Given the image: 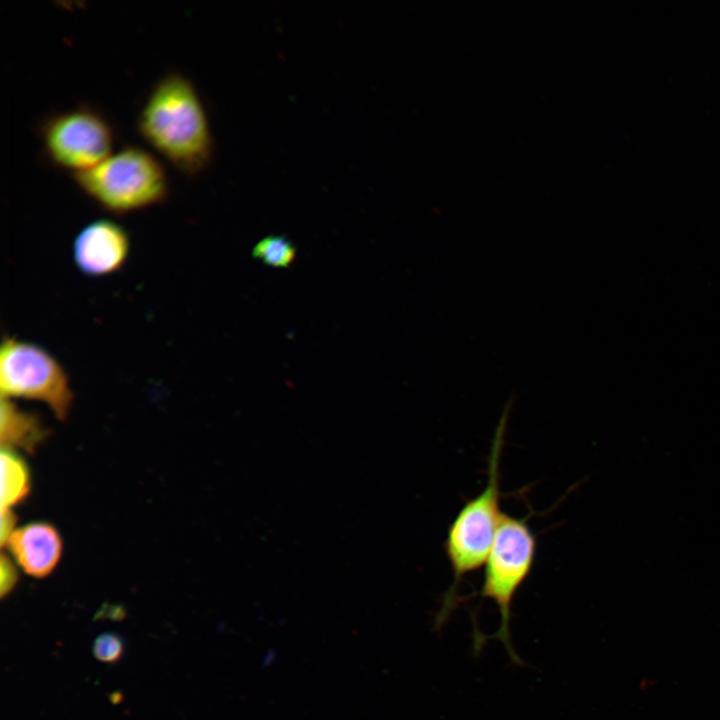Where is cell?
<instances>
[{
    "mask_svg": "<svg viewBox=\"0 0 720 720\" xmlns=\"http://www.w3.org/2000/svg\"><path fill=\"white\" fill-rule=\"evenodd\" d=\"M140 137L186 176L203 171L213 153L208 117L193 82L170 70L158 78L137 114Z\"/></svg>",
    "mask_w": 720,
    "mask_h": 720,
    "instance_id": "6da1fadb",
    "label": "cell"
},
{
    "mask_svg": "<svg viewBox=\"0 0 720 720\" xmlns=\"http://www.w3.org/2000/svg\"><path fill=\"white\" fill-rule=\"evenodd\" d=\"M510 402L496 427L488 460V478L484 489L468 500L450 523L444 551L453 573V582L435 617L439 630L457 604V590L463 577L482 567L493 545L501 520L500 455L504 443Z\"/></svg>",
    "mask_w": 720,
    "mask_h": 720,
    "instance_id": "7a4b0ae2",
    "label": "cell"
},
{
    "mask_svg": "<svg viewBox=\"0 0 720 720\" xmlns=\"http://www.w3.org/2000/svg\"><path fill=\"white\" fill-rule=\"evenodd\" d=\"M71 177L81 192L116 215L161 204L170 192L163 163L149 150L131 144Z\"/></svg>",
    "mask_w": 720,
    "mask_h": 720,
    "instance_id": "3957f363",
    "label": "cell"
},
{
    "mask_svg": "<svg viewBox=\"0 0 720 720\" xmlns=\"http://www.w3.org/2000/svg\"><path fill=\"white\" fill-rule=\"evenodd\" d=\"M537 539L527 517L502 513L498 530L487 560L479 595L493 600L499 608L501 623L489 637L500 640L512 661L521 659L513 649L510 638V616L514 597L529 577L535 562Z\"/></svg>",
    "mask_w": 720,
    "mask_h": 720,
    "instance_id": "277c9868",
    "label": "cell"
},
{
    "mask_svg": "<svg viewBox=\"0 0 720 720\" xmlns=\"http://www.w3.org/2000/svg\"><path fill=\"white\" fill-rule=\"evenodd\" d=\"M1 397L23 398L46 404L65 420L73 403L68 374L43 346L14 336H4L0 348Z\"/></svg>",
    "mask_w": 720,
    "mask_h": 720,
    "instance_id": "5b68a950",
    "label": "cell"
},
{
    "mask_svg": "<svg viewBox=\"0 0 720 720\" xmlns=\"http://www.w3.org/2000/svg\"><path fill=\"white\" fill-rule=\"evenodd\" d=\"M38 131L46 158L70 175L104 160L116 141L110 120L84 103L45 116Z\"/></svg>",
    "mask_w": 720,
    "mask_h": 720,
    "instance_id": "8992f818",
    "label": "cell"
},
{
    "mask_svg": "<svg viewBox=\"0 0 720 720\" xmlns=\"http://www.w3.org/2000/svg\"><path fill=\"white\" fill-rule=\"evenodd\" d=\"M131 248L127 230L110 218H98L76 234L72 259L80 273L98 278L118 272L126 263Z\"/></svg>",
    "mask_w": 720,
    "mask_h": 720,
    "instance_id": "52a82bcc",
    "label": "cell"
},
{
    "mask_svg": "<svg viewBox=\"0 0 720 720\" xmlns=\"http://www.w3.org/2000/svg\"><path fill=\"white\" fill-rule=\"evenodd\" d=\"M6 544L15 562L35 578L50 575L63 550L59 532L47 522H33L15 529Z\"/></svg>",
    "mask_w": 720,
    "mask_h": 720,
    "instance_id": "ba28073f",
    "label": "cell"
},
{
    "mask_svg": "<svg viewBox=\"0 0 720 720\" xmlns=\"http://www.w3.org/2000/svg\"><path fill=\"white\" fill-rule=\"evenodd\" d=\"M0 415L2 448L32 452L47 435L40 418L19 408L12 399L1 397Z\"/></svg>",
    "mask_w": 720,
    "mask_h": 720,
    "instance_id": "9c48e42d",
    "label": "cell"
},
{
    "mask_svg": "<svg viewBox=\"0 0 720 720\" xmlns=\"http://www.w3.org/2000/svg\"><path fill=\"white\" fill-rule=\"evenodd\" d=\"M29 468L13 449H1V511L22 502L30 493Z\"/></svg>",
    "mask_w": 720,
    "mask_h": 720,
    "instance_id": "30bf717a",
    "label": "cell"
},
{
    "mask_svg": "<svg viewBox=\"0 0 720 720\" xmlns=\"http://www.w3.org/2000/svg\"><path fill=\"white\" fill-rule=\"evenodd\" d=\"M252 256L267 266L287 268L296 258V249L282 236H267L254 246Z\"/></svg>",
    "mask_w": 720,
    "mask_h": 720,
    "instance_id": "8fae6325",
    "label": "cell"
},
{
    "mask_svg": "<svg viewBox=\"0 0 720 720\" xmlns=\"http://www.w3.org/2000/svg\"><path fill=\"white\" fill-rule=\"evenodd\" d=\"M124 651L121 637L113 632H104L96 637L92 645L94 657L104 663L117 662Z\"/></svg>",
    "mask_w": 720,
    "mask_h": 720,
    "instance_id": "7c38bea8",
    "label": "cell"
},
{
    "mask_svg": "<svg viewBox=\"0 0 720 720\" xmlns=\"http://www.w3.org/2000/svg\"><path fill=\"white\" fill-rule=\"evenodd\" d=\"M0 571V593L4 597L13 590L18 579L14 563L4 552L1 554Z\"/></svg>",
    "mask_w": 720,
    "mask_h": 720,
    "instance_id": "4fadbf2b",
    "label": "cell"
},
{
    "mask_svg": "<svg viewBox=\"0 0 720 720\" xmlns=\"http://www.w3.org/2000/svg\"><path fill=\"white\" fill-rule=\"evenodd\" d=\"M16 516L12 510L1 511V545L4 546L15 531Z\"/></svg>",
    "mask_w": 720,
    "mask_h": 720,
    "instance_id": "5bb4252c",
    "label": "cell"
}]
</instances>
